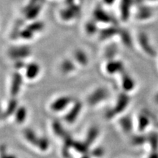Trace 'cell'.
Listing matches in <instances>:
<instances>
[{
	"instance_id": "cell-1",
	"label": "cell",
	"mask_w": 158,
	"mask_h": 158,
	"mask_svg": "<svg viewBox=\"0 0 158 158\" xmlns=\"http://www.w3.org/2000/svg\"><path fill=\"white\" fill-rule=\"evenodd\" d=\"M45 3V0H29L21 10L23 19L28 22L39 19Z\"/></svg>"
},
{
	"instance_id": "cell-2",
	"label": "cell",
	"mask_w": 158,
	"mask_h": 158,
	"mask_svg": "<svg viewBox=\"0 0 158 158\" xmlns=\"http://www.w3.org/2000/svg\"><path fill=\"white\" fill-rule=\"evenodd\" d=\"M81 7L78 3L64 5V7L59 10V18L62 22L70 23L81 16Z\"/></svg>"
},
{
	"instance_id": "cell-3",
	"label": "cell",
	"mask_w": 158,
	"mask_h": 158,
	"mask_svg": "<svg viewBox=\"0 0 158 158\" xmlns=\"http://www.w3.org/2000/svg\"><path fill=\"white\" fill-rule=\"evenodd\" d=\"M92 19H94L99 24L105 25L118 24L114 18L104 8L103 6L97 5L92 11Z\"/></svg>"
},
{
	"instance_id": "cell-4",
	"label": "cell",
	"mask_w": 158,
	"mask_h": 158,
	"mask_svg": "<svg viewBox=\"0 0 158 158\" xmlns=\"http://www.w3.org/2000/svg\"><path fill=\"white\" fill-rule=\"evenodd\" d=\"M137 41L141 50L149 57L157 56V51L152 44L149 36L145 31H140L138 34Z\"/></svg>"
},
{
	"instance_id": "cell-5",
	"label": "cell",
	"mask_w": 158,
	"mask_h": 158,
	"mask_svg": "<svg viewBox=\"0 0 158 158\" xmlns=\"http://www.w3.org/2000/svg\"><path fill=\"white\" fill-rule=\"evenodd\" d=\"M31 54V50L28 45H21L12 46L7 51V55L13 60L25 59Z\"/></svg>"
},
{
	"instance_id": "cell-6",
	"label": "cell",
	"mask_w": 158,
	"mask_h": 158,
	"mask_svg": "<svg viewBox=\"0 0 158 158\" xmlns=\"http://www.w3.org/2000/svg\"><path fill=\"white\" fill-rule=\"evenodd\" d=\"M134 6H135L134 0H120L118 10L120 20L122 22L127 23L130 21Z\"/></svg>"
},
{
	"instance_id": "cell-7",
	"label": "cell",
	"mask_w": 158,
	"mask_h": 158,
	"mask_svg": "<svg viewBox=\"0 0 158 158\" xmlns=\"http://www.w3.org/2000/svg\"><path fill=\"white\" fill-rule=\"evenodd\" d=\"M120 29L121 27L118 24L106 25V27L100 29L99 31L98 35V39L100 41H106L113 39L115 37H118Z\"/></svg>"
},
{
	"instance_id": "cell-8",
	"label": "cell",
	"mask_w": 158,
	"mask_h": 158,
	"mask_svg": "<svg viewBox=\"0 0 158 158\" xmlns=\"http://www.w3.org/2000/svg\"><path fill=\"white\" fill-rule=\"evenodd\" d=\"M155 10L152 7L148 6L146 4L137 6V9L135 13V19L141 22H146L152 20L155 16Z\"/></svg>"
},
{
	"instance_id": "cell-9",
	"label": "cell",
	"mask_w": 158,
	"mask_h": 158,
	"mask_svg": "<svg viewBox=\"0 0 158 158\" xmlns=\"http://www.w3.org/2000/svg\"><path fill=\"white\" fill-rule=\"evenodd\" d=\"M108 92L106 88L99 87L92 92L87 98V102L90 106H95L108 98Z\"/></svg>"
},
{
	"instance_id": "cell-10",
	"label": "cell",
	"mask_w": 158,
	"mask_h": 158,
	"mask_svg": "<svg viewBox=\"0 0 158 158\" xmlns=\"http://www.w3.org/2000/svg\"><path fill=\"white\" fill-rule=\"evenodd\" d=\"M130 98L129 95L127 94H126L125 92L124 93H120L118 94L117 100L115 103L114 107L112 108L113 110L115 113L116 115L122 113L124 110L127 108L128 105L130 103Z\"/></svg>"
},
{
	"instance_id": "cell-11",
	"label": "cell",
	"mask_w": 158,
	"mask_h": 158,
	"mask_svg": "<svg viewBox=\"0 0 158 158\" xmlns=\"http://www.w3.org/2000/svg\"><path fill=\"white\" fill-rule=\"evenodd\" d=\"M73 101V98L69 96H62L56 99L51 104V109L54 112H60L64 110Z\"/></svg>"
},
{
	"instance_id": "cell-12",
	"label": "cell",
	"mask_w": 158,
	"mask_h": 158,
	"mask_svg": "<svg viewBox=\"0 0 158 158\" xmlns=\"http://www.w3.org/2000/svg\"><path fill=\"white\" fill-rule=\"evenodd\" d=\"M82 109V103L80 101H76L73 105L72 108L64 116V121L68 124H73L78 117L81 110Z\"/></svg>"
},
{
	"instance_id": "cell-13",
	"label": "cell",
	"mask_w": 158,
	"mask_h": 158,
	"mask_svg": "<svg viewBox=\"0 0 158 158\" xmlns=\"http://www.w3.org/2000/svg\"><path fill=\"white\" fill-rule=\"evenodd\" d=\"M23 84L22 75L19 72H15L12 77V81L10 86V94L12 97L17 96L21 90Z\"/></svg>"
},
{
	"instance_id": "cell-14",
	"label": "cell",
	"mask_w": 158,
	"mask_h": 158,
	"mask_svg": "<svg viewBox=\"0 0 158 158\" xmlns=\"http://www.w3.org/2000/svg\"><path fill=\"white\" fill-rule=\"evenodd\" d=\"M124 64L122 61L114 59L108 60L106 64V70L108 74H115L116 73H123Z\"/></svg>"
},
{
	"instance_id": "cell-15",
	"label": "cell",
	"mask_w": 158,
	"mask_h": 158,
	"mask_svg": "<svg viewBox=\"0 0 158 158\" xmlns=\"http://www.w3.org/2000/svg\"><path fill=\"white\" fill-rule=\"evenodd\" d=\"M100 29V24L92 18L87 20L84 23V30L87 36H94L95 35H98Z\"/></svg>"
},
{
	"instance_id": "cell-16",
	"label": "cell",
	"mask_w": 158,
	"mask_h": 158,
	"mask_svg": "<svg viewBox=\"0 0 158 158\" xmlns=\"http://www.w3.org/2000/svg\"><path fill=\"white\" fill-rule=\"evenodd\" d=\"M118 37H119L120 40L122 44L124 46L127 47V48H131L133 45V40L132 37L131 33L130 31L126 28H122L121 27L119 31V34H118Z\"/></svg>"
},
{
	"instance_id": "cell-17",
	"label": "cell",
	"mask_w": 158,
	"mask_h": 158,
	"mask_svg": "<svg viewBox=\"0 0 158 158\" xmlns=\"http://www.w3.org/2000/svg\"><path fill=\"white\" fill-rule=\"evenodd\" d=\"M40 71V67L36 62H30L27 64L25 68V76L28 79L33 80L38 76Z\"/></svg>"
},
{
	"instance_id": "cell-18",
	"label": "cell",
	"mask_w": 158,
	"mask_h": 158,
	"mask_svg": "<svg viewBox=\"0 0 158 158\" xmlns=\"http://www.w3.org/2000/svg\"><path fill=\"white\" fill-rule=\"evenodd\" d=\"M63 138V147L62 149V154L64 158H68L70 157V149L73 148L74 143V140L70 134L68 133L62 137Z\"/></svg>"
},
{
	"instance_id": "cell-19",
	"label": "cell",
	"mask_w": 158,
	"mask_h": 158,
	"mask_svg": "<svg viewBox=\"0 0 158 158\" xmlns=\"http://www.w3.org/2000/svg\"><path fill=\"white\" fill-rule=\"evenodd\" d=\"M122 73V89L124 90V92H131L132 90L134 89L135 86V82L134 79L130 76L129 74L127 73L124 71Z\"/></svg>"
},
{
	"instance_id": "cell-20",
	"label": "cell",
	"mask_w": 158,
	"mask_h": 158,
	"mask_svg": "<svg viewBox=\"0 0 158 158\" xmlns=\"http://www.w3.org/2000/svg\"><path fill=\"white\" fill-rule=\"evenodd\" d=\"M74 60L81 66H86L89 63L88 55L84 50L81 48L76 49L73 54Z\"/></svg>"
},
{
	"instance_id": "cell-21",
	"label": "cell",
	"mask_w": 158,
	"mask_h": 158,
	"mask_svg": "<svg viewBox=\"0 0 158 158\" xmlns=\"http://www.w3.org/2000/svg\"><path fill=\"white\" fill-rule=\"evenodd\" d=\"M27 27L31 29L35 33L38 34V33L43 32L45 29V23L42 20L37 19L35 21H29L28 23L26 24Z\"/></svg>"
},
{
	"instance_id": "cell-22",
	"label": "cell",
	"mask_w": 158,
	"mask_h": 158,
	"mask_svg": "<svg viewBox=\"0 0 158 158\" xmlns=\"http://www.w3.org/2000/svg\"><path fill=\"white\" fill-rule=\"evenodd\" d=\"M151 118L147 114L143 113L140 114L138 117V130L139 132H143L149 127L151 123Z\"/></svg>"
},
{
	"instance_id": "cell-23",
	"label": "cell",
	"mask_w": 158,
	"mask_h": 158,
	"mask_svg": "<svg viewBox=\"0 0 158 158\" xmlns=\"http://www.w3.org/2000/svg\"><path fill=\"white\" fill-rule=\"evenodd\" d=\"M119 124L122 129L126 133H131L133 128V123L132 118L130 116H124L119 119Z\"/></svg>"
},
{
	"instance_id": "cell-24",
	"label": "cell",
	"mask_w": 158,
	"mask_h": 158,
	"mask_svg": "<svg viewBox=\"0 0 158 158\" xmlns=\"http://www.w3.org/2000/svg\"><path fill=\"white\" fill-rule=\"evenodd\" d=\"M76 66L74 61L70 59H64L60 64V70L64 74L70 73L76 70Z\"/></svg>"
},
{
	"instance_id": "cell-25",
	"label": "cell",
	"mask_w": 158,
	"mask_h": 158,
	"mask_svg": "<svg viewBox=\"0 0 158 158\" xmlns=\"http://www.w3.org/2000/svg\"><path fill=\"white\" fill-rule=\"evenodd\" d=\"M18 101L15 99H11L8 103H7V108L2 114L3 118H8L10 116L15 114V111L18 109Z\"/></svg>"
},
{
	"instance_id": "cell-26",
	"label": "cell",
	"mask_w": 158,
	"mask_h": 158,
	"mask_svg": "<svg viewBox=\"0 0 158 158\" xmlns=\"http://www.w3.org/2000/svg\"><path fill=\"white\" fill-rule=\"evenodd\" d=\"M99 129L96 126H92L89 129L87 133H86V138H85V141L88 145H92V143L95 141L99 135Z\"/></svg>"
},
{
	"instance_id": "cell-27",
	"label": "cell",
	"mask_w": 158,
	"mask_h": 158,
	"mask_svg": "<svg viewBox=\"0 0 158 158\" xmlns=\"http://www.w3.org/2000/svg\"><path fill=\"white\" fill-rule=\"evenodd\" d=\"M23 136H24L25 139L27 140L29 143H31V145L33 146H36L37 147L39 137L36 135V133H35L34 130L30 129V128H26V129L23 130Z\"/></svg>"
},
{
	"instance_id": "cell-28",
	"label": "cell",
	"mask_w": 158,
	"mask_h": 158,
	"mask_svg": "<svg viewBox=\"0 0 158 158\" xmlns=\"http://www.w3.org/2000/svg\"><path fill=\"white\" fill-rule=\"evenodd\" d=\"M37 34L35 33L31 29H30L29 27H27V26H24L21 30L20 31L19 39L23 40L24 41H29L33 40L36 36Z\"/></svg>"
},
{
	"instance_id": "cell-29",
	"label": "cell",
	"mask_w": 158,
	"mask_h": 158,
	"mask_svg": "<svg viewBox=\"0 0 158 158\" xmlns=\"http://www.w3.org/2000/svg\"><path fill=\"white\" fill-rule=\"evenodd\" d=\"M118 52V46L115 43H110L106 46L104 51V56L107 60L115 59V56Z\"/></svg>"
},
{
	"instance_id": "cell-30",
	"label": "cell",
	"mask_w": 158,
	"mask_h": 158,
	"mask_svg": "<svg viewBox=\"0 0 158 158\" xmlns=\"http://www.w3.org/2000/svg\"><path fill=\"white\" fill-rule=\"evenodd\" d=\"M27 117V108L23 106L18 108L15 113V120L18 124H23L26 121Z\"/></svg>"
},
{
	"instance_id": "cell-31",
	"label": "cell",
	"mask_w": 158,
	"mask_h": 158,
	"mask_svg": "<svg viewBox=\"0 0 158 158\" xmlns=\"http://www.w3.org/2000/svg\"><path fill=\"white\" fill-rule=\"evenodd\" d=\"M89 145H88L85 141L84 142L78 141H74L73 146V148L76 152H78L80 154H82V155L89 153Z\"/></svg>"
},
{
	"instance_id": "cell-32",
	"label": "cell",
	"mask_w": 158,
	"mask_h": 158,
	"mask_svg": "<svg viewBox=\"0 0 158 158\" xmlns=\"http://www.w3.org/2000/svg\"><path fill=\"white\" fill-rule=\"evenodd\" d=\"M147 142L149 143L150 147L153 152L158 149V134L155 132L150 133L147 136Z\"/></svg>"
},
{
	"instance_id": "cell-33",
	"label": "cell",
	"mask_w": 158,
	"mask_h": 158,
	"mask_svg": "<svg viewBox=\"0 0 158 158\" xmlns=\"http://www.w3.org/2000/svg\"><path fill=\"white\" fill-rule=\"evenodd\" d=\"M52 130L55 135L58 137L62 138L66 133V131L63 127L62 124L59 121H54L52 122Z\"/></svg>"
},
{
	"instance_id": "cell-34",
	"label": "cell",
	"mask_w": 158,
	"mask_h": 158,
	"mask_svg": "<svg viewBox=\"0 0 158 158\" xmlns=\"http://www.w3.org/2000/svg\"><path fill=\"white\" fill-rule=\"evenodd\" d=\"M49 146H50V143L48 138L45 137H41L39 138L38 142H37V147L42 152H45L48 149Z\"/></svg>"
},
{
	"instance_id": "cell-35",
	"label": "cell",
	"mask_w": 158,
	"mask_h": 158,
	"mask_svg": "<svg viewBox=\"0 0 158 158\" xmlns=\"http://www.w3.org/2000/svg\"><path fill=\"white\" fill-rule=\"evenodd\" d=\"M132 143L135 146L143 145L147 141V136L143 135H136L133 136L131 139Z\"/></svg>"
},
{
	"instance_id": "cell-36",
	"label": "cell",
	"mask_w": 158,
	"mask_h": 158,
	"mask_svg": "<svg viewBox=\"0 0 158 158\" xmlns=\"http://www.w3.org/2000/svg\"><path fill=\"white\" fill-rule=\"evenodd\" d=\"M91 155L94 157H97V158H100L102 157L105 154V150L102 147H97L95 149H94L92 152H90Z\"/></svg>"
},
{
	"instance_id": "cell-37",
	"label": "cell",
	"mask_w": 158,
	"mask_h": 158,
	"mask_svg": "<svg viewBox=\"0 0 158 158\" xmlns=\"http://www.w3.org/2000/svg\"><path fill=\"white\" fill-rule=\"evenodd\" d=\"M26 66H27V64H26L23 59H19V60H15L14 68L16 69L17 70H21V69H23V68L25 69Z\"/></svg>"
},
{
	"instance_id": "cell-38",
	"label": "cell",
	"mask_w": 158,
	"mask_h": 158,
	"mask_svg": "<svg viewBox=\"0 0 158 158\" xmlns=\"http://www.w3.org/2000/svg\"><path fill=\"white\" fill-rule=\"evenodd\" d=\"M115 116H116V114H115V113H114V111L113 110V109H112V108H110V109L108 110L107 111H106V117L108 118V119H110V118H114Z\"/></svg>"
},
{
	"instance_id": "cell-39",
	"label": "cell",
	"mask_w": 158,
	"mask_h": 158,
	"mask_svg": "<svg viewBox=\"0 0 158 158\" xmlns=\"http://www.w3.org/2000/svg\"><path fill=\"white\" fill-rule=\"evenodd\" d=\"M102 4L106 6H112L116 3V0H101Z\"/></svg>"
},
{
	"instance_id": "cell-40",
	"label": "cell",
	"mask_w": 158,
	"mask_h": 158,
	"mask_svg": "<svg viewBox=\"0 0 158 158\" xmlns=\"http://www.w3.org/2000/svg\"><path fill=\"white\" fill-rule=\"evenodd\" d=\"M77 2L76 0H64V5H73V4H76Z\"/></svg>"
},
{
	"instance_id": "cell-41",
	"label": "cell",
	"mask_w": 158,
	"mask_h": 158,
	"mask_svg": "<svg viewBox=\"0 0 158 158\" xmlns=\"http://www.w3.org/2000/svg\"><path fill=\"white\" fill-rule=\"evenodd\" d=\"M148 158H158V152L157 151L156 152H152L150 155L148 157Z\"/></svg>"
},
{
	"instance_id": "cell-42",
	"label": "cell",
	"mask_w": 158,
	"mask_h": 158,
	"mask_svg": "<svg viewBox=\"0 0 158 158\" xmlns=\"http://www.w3.org/2000/svg\"><path fill=\"white\" fill-rule=\"evenodd\" d=\"M2 158H17V157H15L14 155H7V154H5V155H2Z\"/></svg>"
},
{
	"instance_id": "cell-43",
	"label": "cell",
	"mask_w": 158,
	"mask_h": 158,
	"mask_svg": "<svg viewBox=\"0 0 158 158\" xmlns=\"http://www.w3.org/2000/svg\"><path fill=\"white\" fill-rule=\"evenodd\" d=\"M92 156L91 155V154L89 152V153H86V154H84V155H82L81 157V158H92Z\"/></svg>"
},
{
	"instance_id": "cell-44",
	"label": "cell",
	"mask_w": 158,
	"mask_h": 158,
	"mask_svg": "<svg viewBox=\"0 0 158 158\" xmlns=\"http://www.w3.org/2000/svg\"><path fill=\"white\" fill-rule=\"evenodd\" d=\"M154 99H155V102H156V103L158 104V92H157V94H155V98H154Z\"/></svg>"
},
{
	"instance_id": "cell-45",
	"label": "cell",
	"mask_w": 158,
	"mask_h": 158,
	"mask_svg": "<svg viewBox=\"0 0 158 158\" xmlns=\"http://www.w3.org/2000/svg\"><path fill=\"white\" fill-rule=\"evenodd\" d=\"M147 2H158V0H146Z\"/></svg>"
}]
</instances>
